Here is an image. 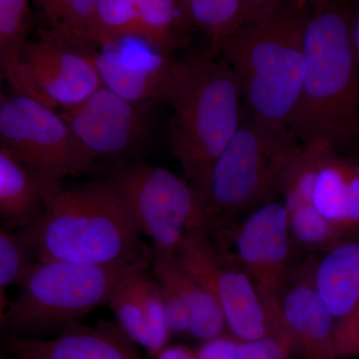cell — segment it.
I'll use <instances>...</instances> for the list:
<instances>
[{"instance_id":"ffe728a7","label":"cell","mask_w":359,"mask_h":359,"mask_svg":"<svg viewBox=\"0 0 359 359\" xmlns=\"http://www.w3.org/2000/svg\"><path fill=\"white\" fill-rule=\"evenodd\" d=\"M151 273L178 292L190 314L188 334L201 341L229 334L221 306L202 283L180 264L177 255L153 252Z\"/></svg>"},{"instance_id":"d6986e66","label":"cell","mask_w":359,"mask_h":359,"mask_svg":"<svg viewBox=\"0 0 359 359\" xmlns=\"http://www.w3.org/2000/svg\"><path fill=\"white\" fill-rule=\"evenodd\" d=\"M314 280L335 323L351 316L359 306V236L318 254Z\"/></svg>"},{"instance_id":"2e32d148","label":"cell","mask_w":359,"mask_h":359,"mask_svg":"<svg viewBox=\"0 0 359 359\" xmlns=\"http://www.w3.org/2000/svg\"><path fill=\"white\" fill-rule=\"evenodd\" d=\"M15 359H144L116 323L96 327L78 323L54 337L23 339L4 337Z\"/></svg>"},{"instance_id":"d590c367","label":"cell","mask_w":359,"mask_h":359,"mask_svg":"<svg viewBox=\"0 0 359 359\" xmlns=\"http://www.w3.org/2000/svg\"><path fill=\"white\" fill-rule=\"evenodd\" d=\"M9 353L8 348H7L4 339H0V359H6V355Z\"/></svg>"},{"instance_id":"44dd1931","label":"cell","mask_w":359,"mask_h":359,"mask_svg":"<svg viewBox=\"0 0 359 359\" xmlns=\"http://www.w3.org/2000/svg\"><path fill=\"white\" fill-rule=\"evenodd\" d=\"M50 192L6 149L0 147V222L6 228H25L43 209Z\"/></svg>"},{"instance_id":"cb8c5ba5","label":"cell","mask_w":359,"mask_h":359,"mask_svg":"<svg viewBox=\"0 0 359 359\" xmlns=\"http://www.w3.org/2000/svg\"><path fill=\"white\" fill-rule=\"evenodd\" d=\"M34 1L43 11L48 21V28L52 32L70 39L95 44L93 41V28L98 0Z\"/></svg>"},{"instance_id":"ba28073f","label":"cell","mask_w":359,"mask_h":359,"mask_svg":"<svg viewBox=\"0 0 359 359\" xmlns=\"http://www.w3.org/2000/svg\"><path fill=\"white\" fill-rule=\"evenodd\" d=\"M0 147L25 164L49 191L63 179L93 171L84 150L58 111L13 91L0 111Z\"/></svg>"},{"instance_id":"f546056e","label":"cell","mask_w":359,"mask_h":359,"mask_svg":"<svg viewBox=\"0 0 359 359\" xmlns=\"http://www.w3.org/2000/svg\"><path fill=\"white\" fill-rule=\"evenodd\" d=\"M238 340L230 334L203 341L197 349L200 359H238Z\"/></svg>"},{"instance_id":"30bf717a","label":"cell","mask_w":359,"mask_h":359,"mask_svg":"<svg viewBox=\"0 0 359 359\" xmlns=\"http://www.w3.org/2000/svg\"><path fill=\"white\" fill-rule=\"evenodd\" d=\"M208 237L247 273L269 313L280 323L278 292L297 262L283 203L259 205L228 230Z\"/></svg>"},{"instance_id":"d6a6232c","label":"cell","mask_w":359,"mask_h":359,"mask_svg":"<svg viewBox=\"0 0 359 359\" xmlns=\"http://www.w3.org/2000/svg\"><path fill=\"white\" fill-rule=\"evenodd\" d=\"M351 34L354 54L359 66V0L356 1L355 6L351 7Z\"/></svg>"},{"instance_id":"ac0fdd59","label":"cell","mask_w":359,"mask_h":359,"mask_svg":"<svg viewBox=\"0 0 359 359\" xmlns=\"http://www.w3.org/2000/svg\"><path fill=\"white\" fill-rule=\"evenodd\" d=\"M311 148L316 156L314 207L344 235L359 236L358 158L332 149Z\"/></svg>"},{"instance_id":"484cf974","label":"cell","mask_w":359,"mask_h":359,"mask_svg":"<svg viewBox=\"0 0 359 359\" xmlns=\"http://www.w3.org/2000/svg\"><path fill=\"white\" fill-rule=\"evenodd\" d=\"M35 262L18 233L0 226V289L20 285Z\"/></svg>"},{"instance_id":"f1b7e54d","label":"cell","mask_w":359,"mask_h":359,"mask_svg":"<svg viewBox=\"0 0 359 359\" xmlns=\"http://www.w3.org/2000/svg\"><path fill=\"white\" fill-rule=\"evenodd\" d=\"M335 346L339 359L359 356V306L335 325Z\"/></svg>"},{"instance_id":"9a60e30c","label":"cell","mask_w":359,"mask_h":359,"mask_svg":"<svg viewBox=\"0 0 359 359\" xmlns=\"http://www.w3.org/2000/svg\"><path fill=\"white\" fill-rule=\"evenodd\" d=\"M191 28L184 0H98L93 41L98 47L135 37L175 56Z\"/></svg>"},{"instance_id":"5bb4252c","label":"cell","mask_w":359,"mask_h":359,"mask_svg":"<svg viewBox=\"0 0 359 359\" xmlns=\"http://www.w3.org/2000/svg\"><path fill=\"white\" fill-rule=\"evenodd\" d=\"M318 255L297 262L278 295L280 323L295 359H339L335 320L314 280Z\"/></svg>"},{"instance_id":"8fae6325","label":"cell","mask_w":359,"mask_h":359,"mask_svg":"<svg viewBox=\"0 0 359 359\" xmlns=\"http://www.w3.org/2000/svg\"><path fill=\"white\" fill-rule=\"evenodd\" d=\"M177 257L216 299L231 337L238 341L266 337L289 340L282 325L264 306L247 273L214 247L205 229L187 236Z\"/></svg>"},{"instance_id":"8992f818","label":"cell","mask_w":359,"mask_h":359,"mask_svg":"<svg viewBox=\"0 0 359 359\" xmlns=\"http://www.w3.org/2000/svg\"><path fill=\"white\" fill-rule=\"evenodd\" d=\"M152 256L110 266L59 261L35 262L7 309V335L42 339L81 323L107 306L120 283L138 269L151 268Z\"/></svg>"},{"instance_id":"3957f363","label":"cell","mask_w":359,"mask_h":359,"mask_svg":"<svg viewBox=\"0 0 359 359\" xmlns=\"http://www.w3.org/2000/svg\"><path fill=\"white\" fill-rule=\"evenodd\" d=\"M309 14L297 2L283 4L248 18L219 47L237 75L248 113L271 128L289 130L301 95Z\"/></svg>"},{"instance_id":"e0dca14e","label":"cell","mask_w":359,"mask_h":359,"mask_svg":"<svg viewBox=\"0 0 359 359\" xmlns=\"http://www.w3.org/2000/svg\"><path fill=\"white\" fill-rule=\"evenodd\" d=\"M107 306L123 334L145 348L151 358L169 344L172 334L165 318L160 287L151 268L127 276L116 287Z\"/></svg>"},{"instance_id":"6da1fadb","label":"cell","mask_w":359,"mask_h":359,"mask_svg":"<svg viewBox=\"0 0 359 359\" xmlns=\"http://www.w3.org/2000/svg\"><path fill=\"white\" fill-rule=\"evenodd\" d=\"M311 6L304 29L306 74L289 131L302 145L353 155L359 149V66L351 7L344 0Z\"/></svg>"},{"instance_id":"277c9868","label":"cell","mask_w":359,"mask_h":359,"mask_svg":"<svg viewBox=\"0 0 359 359\" xmlns=\"http://www.w3.org/2000/svg\"><path fill=\"white\" fill-rule=\"evenodd\" d=\"M242 90L224 61L210 56L178 59L166 103L170 142L185 179L202 193L212 166L242 120Z\"/></svg>"},{"instance_id":"5b68a950","label":"cell","mask_w":359,"mask_h":359,"mask_svg":"<svg viewBox=\"0 0 359 359\" xmlns=\"http://www.w3.org/2000/svg\"><path fill=\"white\" fill-rule=\"evenodd\" d=\"M301 143L243 111L240 126L219 156L201 193L208 235L222 233L275 200L285 168Z\"/></svg>"},{"instance_id":"d4e9b609","label":"cell","mask_w":359,"mask_h":359,"mask_svg":"<svg viewBox=\"0 0 359 359\" xmlns=\"http://www.w3.org/2000/svg\"><path fill=\"white\" fill-rule=\"evenodd\" d=\"M30 0H0V71L13 69L29 39Z\"/></svg>"},{"instance_id":"9c48e42d","label":"cell","mask_w":359,"mask_h":359,"mask_svg":"<svg viewBox=\"0 0 359 359\" xmlns=\"http://www.w3.org/2000/svg\"><path fill=\"white\" fill-rule=\"evenodd\" d=\"M95 44L40 30L28 39L6 75L13 91L55 111L74 107L102 86Z\"/></svg>"},{"instance_id":"1f68e13d","label":"cell","mask_w":359,"mask_h":359,"mask_svg":"<svg viewBox=\"0 0 359 359\" xmlns=\"http://www.w3.org/2000/svg\"><path fill=\"white\" fill-rule=\"evenodd\" d=\"M154 359H200L198 356L196 349L191 347L183 346V344H176V346H170L168 344L164 349L160 351L159 354Z\"/></svg>"},{"instance_id":"4316f807","label":"cell","mask_w":359,"mask_h":359,"mask_svg":"<svg viewBox=\"0 0 359 359\" xmlns=\"http://www.w3.org/2000/svg\"><path fill=\"white\" fill-rule=\"evenodd\" d=\"M238 359H294L289 340L282 337L238 341Z\"/></svg>"},{"instance_id":"e575fe53","label":"cell","mask_w":359,"mask_h":359,"mask_svg":"<svg viewBox=\"0 0 359 359\" xmlns=\"http://www.w3.org/2000/svg\"><path fill=\"white\" fill-rule=\"evenodd\" d=\"M6 82V76L4 73L0 71V111H1L2 106H4V101H6V94L4 93V84Z\"/></svg>"},{"instance_id":"52a82bcc","label":"cell","mask_w":359,"mask_h":359,"mask_svg":"<svg viewBox=\"0 0 359 359\" xmlns=\"http://www.w3.org/2000/svg\"><path fill=\"white\" fill-rule=\"evenodd\" d=\"M104 179L122 200L141 235L151 241L155 254H178L189 233L205 229L199 192L165 168L121 159Z\"/></svg>"},{"instance_id":"4dcf8cb0","label":"cell","mask_w":359,"mask_h":359,"mask_svg":"<svg viewBox=\"0 0 359 359\" xmlns=\"http://www.w3.org/2000/svg\"><path fill=\"white\" fill-rule=\"evenodd\" d=\"M243 1H244L245 13H247V20L283 4H290V2L299 4V0H243Z\"/></svg>"},{"instance_id":"7402d4cb","label":"cell","mask_w":359,"mask_h":359,"mask_svg":"<svg viewBox=\"0 0 359 359\" xmlns=\"http://www.w3.org/2000/svg\"><path fill=\"white\" fill-rule=\"evenodd\" d=\"M191 27L210 41V57L219 53L224 40L247 20L243 0H184Z\"/></svg>"},{"instance_id":"836d02e7","label":"cell","mask_w":359,"mask_h":359,"mask_svg":"<svg viewBox=\"0 0 359 359\" xmlns=\"http://www.w3.org/2000/svg\"><path fill=\"white\" fill-rule=\"evenodd\" d=\"M9 304H11V301L7 299L4 290L0 289V330H4Z\"/></svg>"},{"instance_id":"7c38bea8","label":"cell","mask_w":359,"mask_h":359,"mask_svg":"<svg viewBox=\"0 0 359 359\" xmlns=\"http://www.w3.org/2000/svg\"><path fill=\"white\" fill-rule=\"evenodd\" d=\"M59 114L94 160L133 154L150 133L148 111L107 87L101 86L81 103Z\"/></svg>"},{"instance_id":"4fadbf2b","label":"cell","mask_w":359,"mask_h":359,"mask_svg":"<svg viewBox=\"0 0 359 359\" xmlns=\"http://www.w3.org/2000/svg\"><path fill=\"white\" fill-rule=\"evenodd\" d=\"M95 58L103 86L142 109L166 103L178 58L135 37L97 47Z\"/></svg>"},{"instance_id":"83f0119b","label":"cell","mask_w":359,"mask_h":359,"mask_svg":"<svg viewBox=\"0 0 359 359\" xmlns=\"http://www.w3.org/2000/svg\"><path fill=\"white\" fill-rule=\"evenodd\" d=\"M162 295L165 318L172 334H188L190 314L178 292L164 280H157Z\"/></svg>"},{"instance_id":"8d00e7d4","label":"cell","mask_w":359,"mask_h":359,"mask_svg":"<svg viewBox=\"0 0 359 359\" xmlns=\"http://www.w3.org/2000/svg\"><path fill=\"white\" fill-rule=\"evenodd\" d=\"M320 0H299V6L302 7H309Z\"/></svg>"},{"instance_id":"603a6c76","label":"cell","mask_w":359,"mask_h":359,"mask_svg":"<svg viewBox=\"0 0 359 359\" xmlns=\"http://www.w3.org/2000/svg\"><path fill=\"white\" fill-rule=\"evenodd\" d=\"M290 238L295 250L318 255L332 249L348 237L321 216L313 204L285 208Z\"/></svg>"},{"instance_id":"7a4b0ae2","label":"cell","mask_w":359,"mask_h":359,"mask_svg":"<svg viewBox=\"0 0 359 359\" xmlns=\"http://www.w3.org/2000/svg\"><path fill=\"white\" fill-rule=\"evenodd\" d=\"M18 235L36 262L110 266L153 255L104 178L56 187L39 216Z\"/></svg>"}]
</instances>
